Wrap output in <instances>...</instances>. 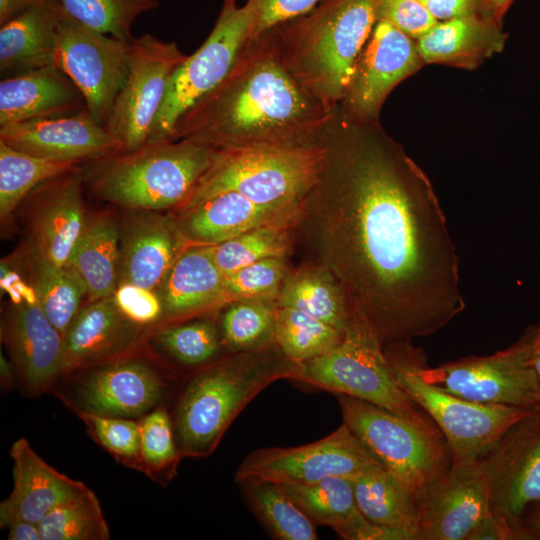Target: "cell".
I'll return each mask as SVG.
<instances>
[{"mask_svg": "<svg viewBox=\"0 0 540 540\" xmlns=\"http://www.w3.org/2000/svg\"><path fill=\"white\" fill-rule=\"evenodd\" d=\"M307 204L327 267L382 344L431 335L465 308L459 257L435 189L380 122L335 107Z\"/></svg>", "mask_w": 540, "mask_h": 540, "instance_id": "6da1fadb", "label": "cell"}, {"mask_svg": "<svg viewBox=\"0 0 540 540\" xmlns=\"http://www.w3.org/2000/svg\"><path fill=\"white\" fill-rule=\"evenodd\" d=\"M333 111L292 76L265 31L249 38L225 79L180 116L170 140L214 149L313 145Z\"/></svg>", "mask_w": 540, "mask_h": 540, "instance_id": "7a4b0ae2", "label": "cell"}, {"mask_svg": "<svg viewBox=\"0 0 540 540\" xmlns=\"http://www.w3.org/2000/svg\"><path fill=\"white\" fill-rule=\"evenodd\" d=\"M380 0H323L267 30L292 76L327 108L340 103L377 22Z\"/></svg>", "mask_w": 540, "mask_h": 540, "instance_id": "3957f363", "label": "cell"}, {"mask_svg": "<svg viewBox=\"0 0 540 540\" xmlns=\"http://www.w3.org/2000/svg\"><path fill=\"white\" fill-rule=\"evenodd\" d=\"M268 346L246 350L194 375L178 400L173 428L182 457H207L225 431L264 388L292 379L297 362Z\"/></svg>", "mask_w": 540, "mask_h": 540, "instance_id": "277c9868", "label": "cell"}, {"mask_svg": "<svg viewBox=\"0 0 540 540\" xmlns=\"http://www.w3.org/2000/svg\"><path fill=\"white\" fill-rule=\"evenodd\" d=\"M214 148L190 140L147 142L81 164L84 185L124 209H176L209 168Z\"/></svg>", "mask_w": 540, "mask_h": 540, "instance_id": "5b68a950", "label": "cell"}, {"mask_svg": "<svg viewBox=\"0 0 540 540\" xmlns=\"http://www.w3.org/2000/svg\"><path fill=\"white\" fill-rule=\"evenodd\" d=\"M326 159L327 147L322 141L297 147L215 149L209 168L178 208L227 191L263 206L305 204L321 178Z\"/></svg>", "mask_w": 540, "mask_h": 540, "instance_id": "8992f818", "label": "cell"}, {"mask_svg": "<svg viewBox=\"0 0 540 540\" xmlns=\"http://www.w3.org/2000/svg\"><path fill=\"white\" fill-rule=\"evenodd\" d=\"M292 379L369 402L436 430L397 383L378 333L356 306L352 305L341 342L321 356L298 362Z\"/></svg>", "mask_w": 540, "mask_h": 540, "instance_id": "52a82bcc", "label": "cell"}, {"mask_svg": "<svg viewBox=\"0 0 540 540\" xmlns=\"http://www.w3.org/2000/svg\"><path fill=\"white\" fill-rule=\"evenodd\" d=\"M385 353L399 386L440 429L452 462L480 460L514 423L532 410L473 402L440 390L423 379L420 366L425 358L410 343L389 345Z\"/></svg>", "mask_w": 540, "mask_h": 540, "instance_id": "ba28073f", "label": "cell"}, {"mask_svg": "<svg viewBox=\"0 0 540 540\" xmlns=\"http://www.w3.org/2000/svg\"><path fill=\"white\" fill-rule=\"evenodd\" d=\"M336 396L343 423L417 498L450 466L447 445L437 430L369 402Z\"/></svg>", "mask_w": 540, "mask_h": 540, "instance_id": "9c48e42d", "label": "cell"}, {"mask_svg": "<svg viewBox=\"0 0 540 540\" xmlns=\"http://www.w3.org/2000/svg\"><path fill=\"white\" fill-rule=\"evenodd\" d=\"M132 352L67 373L54 392L75 414L141 419L164 405L170 382L156 365Z\"/></svg>", "mask_w": 540, "mask_h": 540, "instance_id": "30bf717a", "label": "cell"}, {"mask_svg": "<svg viewBox=\"0 0 540 540\" xmlns=\"http://www.w3.org/2000/svg\"><path fill=\"white\" fill-rule=\"evenodd\" d=\"M255 16L254 0L222 7L206 40L173 73L148 142L170 139L180 116L225 79L250 37Z\"/></svg>", "mask_w": 540, "mask_h": 540, "instance_id": "8fae6325", "label": "cell"}, {"mask_svg": "<svg viewBox=\"0 0 540 540\" xmlns=\"http://www.w3.org/2000/svg\"><path fill=\"white\" fill-rule=\"evenodd\" d=\"M535 332L489 356L468 357L430 368L423 379L457 397L486 404L533 409L540 402V382L532 365Z\"/></svg>", "mask_w": 540, "mask_h": 540, "instance_id": "7c38bea8", "label": "cell"}, {"mask_svg": "<svg viewBox=\"0 0 540 540\" xmlns=\"http://www.w3.org/2000/svg\"><path fill=\"white\" fill-rule=\"evenodd\" d=\"M130 44L128 76L104 124L121 152L148 142L170 79L187 57L175 42L149 33L133 37Z\"/></svg>", "mask_w": 540, "mask_h": 540, "instance_id": "4fadbf2b", "label": "cell"}, {"mask_svg": "<svg viewBox=\"0 0 540 540\" xmlns=\"http://www.w3.org/2000/svg\"><path fill=\"white\" fill-rule=\"evenodd\" d=\"M379 467L384 466L342 423L328 436L313 443L253 451L237 468L235 481L314 483L328 477L352 479Z\"/></svg>", "mask_w": 540, "mask_h": 540, "instance_id": "5bb4252c", "label": "cell"}, {"mask_svg": "<svg viewBox=\"0 0 540 540\" xmlns=\"http://www.w3.org/2000/svg\"><path fill=\"white\" fill-rule=\"evenodd\" d=\"M130 53V41L90 29L62 9L55 66L78 87L87 111L102 125L128 76Z\"/></svg>", "mask_w": 540, "mask_h": 540, "instance_id": "9a60e30c", "label": "cell"}, {"mask_svg": "<svg viewBox=\"0 0 540 540\" xmlns=\"http://www.w3.org/2000/svg\"><path fill=\"white\" fill-rule=\"evenodd\" d=\"M423 65L415 40L379 20L355 62L338 107L351 119L380 122L390 92Z\"/></svg>", "mask_w": 540, "mask_h": 540, "instance_id": "2e32d148", "label": "cell"}, {"mask_svg": "<svg viewBox=\"0 0 540 540\" xmlns=\"http://www.w3.org/2000/svg\"><path fill=\"white\" fill-rule=\"evenodd\" d=\"M479 462L491 512L521 521L540 500V412L532 409L514 423Z\"/></svg>", "mask_w": 540, "mask_h": 540, "instance_id": "e0dca14e", "label": "cell"}, {"mask_svg": "<svg viewBox=\"0 0 540 540\" xmlns=\"http://www.w3.org/2000/svg\"><path fill=\"white\" fill-rule=\"evenodd\" d=\"M18 387L27 397L52 390L67 373L64 336L51 323L34 295L14 302L1 327Z\"/></svg>", "mask_w": 540, "mask_h": 540, "instance_id": "ac0fdd59", "label": "cell"}, {"mask_svg": "<svg viewBox=\"0 0 540 540\" xmlns=\"http://www.w3.org/2000/svg\"><path fill=\"white\" fill-rule=\"evenodd\" d=\"M419 540H468L491 513L488 487L478 461L452 462L419 496Z\"/></svg>", "mask_w": 540, "mask_h": 540, "instance_id": "d6986e66", "label": "cell"}, {"mask_svg": "<svg viewBox=\"0 0 540 540\" xmlns=\"http://www.w3.org/2000/svg\"><path fill=\"white\" fill-rule=\"evenodd\" d=\"M81 165L52 177L23 200L28 207V247L48 261L65 266L84 226Z\"/></svg>", "mask_w": 540, "mask_h": 540, "instance_id": "ffe728a7", "label": "cell"}, {"mask_svg": "<svg viewBox=\"0 0 540 540\" xmlns=\"http://www.w3.org/2000/svg\"><path fill=\"white\" fill-rule=\"evenodd\" d=\"M162 212L125 209L120 221L119 284L157 292L190 245L174 215Z\"/></svg>", "mask_w": 540, "mask_h": 540, "instance_id": "44dd1931", "label": "cell"}, {"mask_svg": "<svg viewBox=\"0 0 540 540\" xmlns=\"http://www.w3.org/2000/svg\"><path fill=\"white\" fill-rule=\"evenodd\" d=\"M0 141L34 157L75 164L121 152L86 108L73 115L0 126Z\"/></svg>", "mask_w": 540, "mask_h": 540, "instance_id": "7402d4cb", "label": "cell"}, {"mask_svg": "<svg viewBox=\"0 0 540 540\" xmlns=\"http://www.w3.org/2000/svg\"><path fill=\"white\" fill-rule=\"evenodd\" d=\"M307 203L291 207L257 204L234 192H222L175 210L176 221L190 245H217L257 227L296 224Z\"/></svg>", "mask_w": 540, "mask_h": 540, "instance_id": "603a6c76", "label": "cell"}, {"mask_svg": "<svg viewBox=\"0 0 540 540\" xmlns=\"http://www.w3.org/2000/svg\"><path fill=\"white\" fill-rule=\"evenodd\" d=\"M13 489L0 504V527L18 520L40 521L54 508L89 489L44 461L25 438L11 446Z\"/></svg>", "mask_w": 540, "mask_h": 540, "instance_id": "cb8c5ba5", "label": "cell"}, {"mask_svg": "<svg viewBox=\"0 0 540 540\" xmlns=\"http://www.w3.org/2000/svg\"><path fill=\"white\" fill-rule=\"evenodd\" d=\"M145 328L121 311L113 295L88 302L64 335L67 373L134 351Z\"/></svg>", "mask_w": 540, "mask_h": 540, "instance_id": "d4e9b609", "label": "cell"}, {"mask_svg": "<svg viewBox=\"0 0 540 540\" xmlns=\"http://www.w3.org/2000/svg\"><path fill=\"white\" fill-rule=\"evenodd\" d=\"M85 108L78 87L56 66L5 77L0 82V126L73 115Z\"/></svg>", "mask_w": 540, "mask_h": 540, "instance_id": "484cf974", "label": "cell"}, {"mask_svg": "<svg viewBox=\"0 0 540 540\" xmlns=\"http://www.w3.org/2000/svg\"><path fill=\"white\" fill-rule=\"evenodd\" d=\"M224 278L215 262L213 245H189L157 291L163 309L162 323L222 306Z\"/></svg>", "mask_w": 540, "mask_h": 540, "instance_id": "4316f807", "label": "cell"}, {"mask_svg": "<svg viewBox=\"0 0 540 540\" xmlns=\"http://www.w3.org/2000/svg\"><path fill=\"white\" fill-rule=\"evenodd\" d=\"M279 485L315 524L331 527L343 539L398 540L394 533L363 516L350 478L328 477L314 483Z\"/></svg>", "mask_w": 540, "mask_h": 540, "instance_id": "83f0119b", "label": "cell"}, {"mask_svg": "<svg viewBox=\"0 0 540 540\" xmlns=\"http://www.w3.org/2000/svg\"><path fill=\"white\" fill-rule=\"evenodd\" d=\"M506 40L503 25L471 14L438 22L415 42L425 64L475 69L501 52Z\"/></svg>", "mask_w": 540, "mask_h": 540, "instance_id": "f1b7e54d", "label": "cell"}, {"mask_svg": "<svg viewBox=\"0 0 540 540\" xmlns=\"http://www.w3.org/2000/svg\"><path fill=\"white\" fill-rule=\"evenodd\" d=\"M61 14L59 1L49 0L0 25L2 78L55 66L56 35Z\"/></svg>", "mask_w": 540, "mask_h": 540, "instance_id": "f546056e", "label": "cell"}, {"mask_svg": "<svg viewBox=\"0 0 540 540\" xmlns=\"http://www.w3.org/2000/svg\"><path fill=\"white\" fill-rule=\"evenodd\" d=\"M65 266L84 284L87 302L115 293L120 279V222L112 211L87 213Z\"/></svg>", "mask_w": 540, "mask_h": 540, "instance_id": "4dcf8cb0", "label": "cell"}, {"mask_svg": "<svg viewBox=\"0 0 540 540\" xmlns=\"http://www.w3.org/2000/svg\"><path fill=\"white\" fill-rule=\"evenodd\" d=\"M351 480L358 508L370 523L394 533L398 540H419L418 498L399 479L379 467Z\"/></svg>", "mask_w": 540, "mask_h": 540, "instance_id": "1f68e13d", "label": "cell"}, {"mask_svg": "<svg viewBox=\"0 0 540 540\" xmlns=\"http://www.w3.org/2000/svg\"><path fill=\"white\" fill-rule=\"evenodd\" d=\"M276 303L301 310L340 331L345 330L352 311L341 283L325 265L288 272Z\"/></svg>", "mask_w": 540, "mask_h": 540, "instance_id": "d6a6232c", "label": "cell"}, {"mask_svg": "<svg viewBox=\"0 0 540 540\" xmlns=\"http://www.w3.org/2000/svg\"><path fill=\"white\" fill-rule=\"evenodd\" d=\"M29 287L43 312L64 336L87 300L82 281L66 266H58L29 247L23 259Z\"/></svg>", "mask_w": 540, "mask_h": 540, "instance_id": "836d02e7", "label": "cell"}, {"mask_svg": "<svg viewBox=\"0 0 540 540\" xmlns=\"http://www.w3.org/2000/svg\"><path fill=\"white\" fill-rule=\"evenodd\" d=\"M79 165L34 157L0 141L1 221L7 220L38 185Z\"/></svg>", "mask_w": 540, "mask_h": 540, "instance_id": "e575fe53", "label": "cell"}, {"mask_svg": "<svg viewBox=\"0 0 540 540\" xmlns=\"http://www.w3.org/2000/svg\"><path fill=\"white\" fill-rule=\"evenodd\" d=\"M343 334L344 331L301 310L277 306L275 344L294 362H304L331 351L341 342Z\"/></svg>", "mask_w": 540, "mask_h": 540, "instance_id": "d590c367", "label": "cell"}, {"mask_svg": "<svg viewBox=\"0 0 540 540\" xmlns=\"http://www.w3.org/2000/svg\"><path fill=\"white\" fill-rule=\"evenodd\" d=\"M254 512L278 539L316 540L315 523L272 481L250 480L242 483Z\"/></svg>", "mask_w": 540, "mask_h": 540, "instance_id": "8d00e7d4", "label": "cell"}, {"mask_svg": "<svg viewBox=\"0 0 540 540\" xmlns=\"http://www.w3.org/2000/svg\"><path fill=\"white\" fill-rule=\"evenodd\" d=\"M295 225H265L213 245L215 262L223 275L227 276L266 258L285 257L291 248V230Z\"/></svg>", "mask_w": 540, "mask_h": 540, "instance_id": "74e56055", "label": "cell"}, {"mask_svg": "<svg viewBox=\"0 0 540 540\" xmlns=\"http://www.w3.org/2000/svg\"><path fill=\"white\" fill-rule=\"evenodd\" d=\"M42 540H108L99 499L89 488L51 510L39 523Z\"/></svg>", "mask_w": 540, "mask_h": 540, "instance_id": "f35d334b", "label": "cell"}, {"mask_svg": "<svg viewBox=\"0 0 540 540\" xmlns=\"http://www.w3.org/2000/svg\"><path fill=\"white\" fill-rule=\"evenodd\" d=\"M277 303L272 300H239L229 304L221 319V339L228 348L246 351L275 342Z\"/></svg>", "mask_w": 540, "mask_h": 540, "instance_id": "ab89813d", "label": "cell"}, {"mask_svg": "<svg viewBox=\"0 0 540 540\" xmlns=\"http://www.w3.org/2000/svg\"><path fill=\"white\" fill-rule=\"evenodd\" d=\"M63 11L82 25L131 41L135 20L159 7L158 0H58Z\"/></svg>", "mask_w": 540, "mask_h": 540, "instance_id": "60d3db41", "label": "cell"}, {"mask_svg": "<svg viewBox=\"0 0 540 540\" xmlns=\"http://www.w3.org/2000/svg\"><path fill=\"white\" fill-rule=\"evenodd\" d=\"M153 343L172 360L185 366L210 363L222 343L214 323L196 320L182 324H163L153 333Z\"/></svg>", "mask_w": 540, "mask_h": 540, "instance_id": "b9f144b4", "label": "cell"}, {"mask_svg": "<svg viewBox=\"0 0 540 540\" xmlns=\"http://www.w3.org/2000/svg\"><path fill=\"white\" fill-rule=\"evenodd\" d=\"M140 449L143 473L161 485L172 480L180 455L172 418L164 405L141 419Z\"/></svg>", "mask_w": 540, "mask_h": 540, "instance_id": "7bdbcfd3", "label": "cell"}, {"mask_svg": "<svg viewBox=\"0 0 540 540\" xmlns=\"http://www.w3.org/2000/svg\"><path fill=\"white\" fill-rule=\"evenodd\" d=\"M91 438L120 464L143 473L139 420L123 417L76 414Z\"/></svg>", "mask_w": 540, "mask_h": 540, "instance_id": "ee69618b", "label": "cell"}, {"mask_svg": "<svg viewBox=\"0 0 540 540\" xmlns=\"http://www.w3.org/2000/svg\"><path fill=\"white\" fill-rule=\"evenodd\" d=\"M288 274L285 257L266 258L225 276L223 305L239 300H272L277 297Z\"/></svg>", "mask_w": 540, "mask_h": 540, "instance_id": "f6af8a7d", "label": "cell"}, {"mask_svg": "<svg viewBox=\"0 0 540 540\" xmlns=\"http://www.w3.org/2000/svg\"><path fill=\"white\" fill-rule=\"evenodd\" d=\"M379 20L390 23L415 41L438 23L419 0H380L377 9Z\"/></svg>", "mask_w": 540, "mask_h": 540, "instance_id": "bcb514c9", "label": "cell"}, {"mask_svg": "<svg viewBox=\"0 0 540 540\" xmlns=\"http://www.w3.org/2000/svg\"><path fill=\"white\" fill-rule=\"evenodd\" d=\"M113 296L121 311L133 322L144 327L162 322L163 309L157 292L119 284Z\"/></svg>", "mask_w": 540, "mask_h": 540, "instance_id": "7dc6e473", "label": "cell"}, {"mask_svg": "<svg viewBox=\"0 0 540 540\" xmlns=\"http://www.w3.org/2000/svg\"><path fill=\"white\" fill-rule=\"evenodd\" d=\"M323 0H254L256 16L250 32L253 38L272 27L311 11Z\"/></svg>", "mask_w": 540, "mask_h": 540, "instance_id": "c3c4849f", "label": "cell"}, {"mask_svg": "<svg viewBox=\"0 0 540 540\" xmlns=\"http://www.w3.org/2000/svg\"><path fill=\"white\" fill-rule=\"evenodd\" d=\"M468 540H531L522 520L491 512L472 531Z\"/></svg>", "mask_w": 540, "mask_h": 540, "instance_id": "681fc988", "label": "cell"}, {"mask_svg": "<svg viewBox=\"0 0 540 540\" xmlns=\"http://www.w3.org/2000/svg\"><path fill=\"white\" fill-rule=\"evenodd\" d=\"M438 21L475 14V0H419Z\"/></svg>", "mask_w": 540, "mask_h": 540, "instance_id": "f907efd6", "label": "cell"}, {"mask_svg": "<svg viewBox=\"0 0 540 540\" xmlns=\"http://www.w3.org/2000/svg\"><path fill=\"white\" fill-rule=\"evenodd\" d=\"M515 0H475V14L503 25V18Z\"/></svg>", "mask_w": 540, "mask_h": 540, "instance_id": "816d5d0a", "label": "cell"}, {"mask_svg": "<svg viewBox=\"0 0 540 540\" xmlns=\"http://www.w3.org/2000/svg\"><path fill=\"white\" fill-rule=\"evenodd\" d=\"M9 540H42L38 523L18 520L8 526Z\"/></svg>", "mask_w": 540, "mask_h": 540, "instance_id": "f5cc1de1", "label": "cell"}, {"mask_svg": "<svg viewBox=\"0 0 540 540\" xmlns=\"http://www.w3.org/2000/svg\"><path fill=\"white\" fill-rule=\"evenodd\" d=\"M49 0H0V25L17 14Z\"/></svg>", "mask_w": 540, "mask_h": 540, "instance_id": "db71d44e", "label": "cell"}, {"mask_svg": "<svg viewBox=\"0 0 540 540\" xmlns=\"http://www.w3.org/2000/svg\"><path fill=\"white\" fill-rule=\"evenodd\" d=\"M521 520L531 540L540 539V500L526 508Z\"/></svg>", "mask_w": 540, "mask_h": 540, "instance_id": "11a10c76", "label": "cell"}, {"mask_svg": "<svg viewBox=\"0 0 540 540\" xmlns=\"http://www.w3.org/2000/svg\"><path fill=\"white\" fill-rule=\"evenodd\" d=\"M0 383L3 392H7L18 386L14 366L2 353L0 356Z\"/></svg>", "mask_w": 540, "mask_h": 540, "instance_id": "9f6ffc18", "label": "cell"}, {"mask_svg": "<svg viewBox=\"0 0 540 540\" xmlns=\"http://www.w3.org/2000/svg\"><path fill=\"white\" fill-rule=\"evenodd\" d=\"M531 362L540 382V352L533 355Z\"/></svg>", "mask_w": 540, "mask_h": 540, "instance_id": "6f0895ef", "label": "cell"}, {"mask_svg": "<svg viewBox=\"0 0 540 540\" xmlns=\"http://www.w3.org/2000/svg\"><path fill=\"white\" fill-rule=\"evenodd\" d=\"M540 352V328L536 330L533 340V355Z\"/></svg>", "mask_w": 540, "mask_h": 540, "instance_id": "680465c9", "label": "cell"}, {"mask_svg": "<svg viewBox=\"0 0 540 540\" xmlns=\"http://www.w3.org/2000/svg\"><path fill=\"white\" fill-rule=\"evenodd\" d=\"M236 1H237V0H224V1H223V6H222V7H232V6H236Z\"/></svg>", "mask_w": 540, "mask_h": 540, "instance_id": "91938a15", "label": "cell"}, {"mask_svg": "<svg viewBox=\"0 0 540 540\" xmlns=\"http://www.w3.org/2000/svg\"><path fill=\"white\" fill-rule=\"evenodd\" d=\"M533 409H535V410H537V411L540 412V402H539Z\"/></svg>", "mask_w": 540, "mask_h": 540, "instance_id": "94428289", "label": "cell"}]
</instances>
